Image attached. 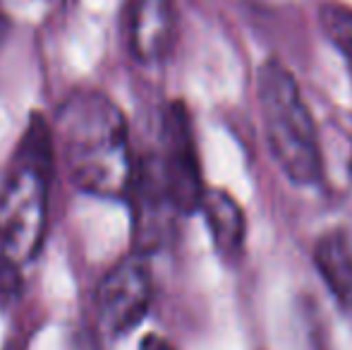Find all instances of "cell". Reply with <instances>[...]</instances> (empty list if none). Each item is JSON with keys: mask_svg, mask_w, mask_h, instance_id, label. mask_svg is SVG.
Here are the masks:
<instances>
[{"mask_svg": "<svg viewBox=\"0 0 352 350\" xmlns=\"http://www.w3.org/2000/svg\"><path fill=\"white\" fill-rule=\"evenodd\" d=\"M319 276L333 295L340 312L352 322V245L340 230H329L314 243L311 252Z\"/></svg>", "mask_w": 352, "mask_h": 350, "instance_id": "obj_8", "label": "cell"}, {"mask_svg": "<svg viewBox=\"0 0 352 350\" xmlns=\"http://www.w3.org/2000/svg\"><path fill=\"white\" fill-rule=\"evenodd\" d=\"M319 24L352 72V10L336 3L324 5L319 12Z\"/></svg>", "mask_w": 352, "mask_h": 350, "instance_id": "obj_9", "label": "cell"}, {"mask_svg": "<svg viewBox=\"0 0 352 350\" xmlns=\"http://www.w3.org/2000/svg\"><path fill=\"white\" fill-rule=\"evenodd\" d=\"M125 34L132 58L142 65L166 61L175 41L173 0H127Z\"/></svg>", "mask_w": 352, "mask_h": 350, "instance_id": "obj_6", "label": "cell"}, {"mask_svg": "<svg viewBox=\"0 0 352 350\" xmlns=\"http://www.w3.org/2000/svg\"><path fill=\"white\" fill-rule=\"evenodd\" d=\"M56 135L41 113H32L0 177V250L24 264L46 240Z\"/></svg>", "mask_w": 352, "mask_h": 350, "instance_id": "obj_2", "label": "cell"}, {"mask_svg": "<svg viewBox=\"0 0 352 350\" xmlns=\"http://www.w3.org/2000/svg\"><path fill=\"white\" fill-rule=\"evenodd\" d=\"M140 350H175L170 346V343L166 341L163 336H156V333H148V336H144L142 341V348Z\"/></svg>", "mask_w": 352, "mask_h": 350, "instance_id": "obj_11", "label": "cell"}, {"mask_svg": "<svg viewBox=\"0 0 352 350\" xmlns=\"http://www.w3.org/2000/svg\"><path fill=\"white\" fill-rule=\"evenodd\" d=\"M22 293V274L19 262H14L10 254L0 250V307H8Z\"/></svg>", "mask_w": 352, "mask_h": 350, "instance_id": "obj_10", "label": "cell"}, {"mask_svg": "<svg viewBox=\"0 0 352 350\" xmlns=\"http://www.w3.org/2000/svg\"><path fill=\"white\" fill-rule=\"evenodd\" d=\"M199 214L204 216L216 252L228 262H235L245 250L247 240V216L240 201L223 190H206Z\"/></svg>", "mask_w": 352, "mask_h": 350, "instance_id": "obj_7", "label": "cell"}, {"mask_svg": "<svg viewBox=\"0 0 352 350\" xmlns=\"http://www.w3.org/2000/svg\"><path fill=\"white\" fill-rule=\"evenodd\" d=\"M153 300V278L148 254L132 250L113 266L94 293L98 327L111 338L135 331L146 319Z\"/></svg>", "mask_w": 352, "mask_h": 350, "instance_id": "obj_5", "label": "cell"}, {"mask_svg": "<svg viewBox=\"0 0 352 350\" xmlns=\"http://www.w3.org/2000/svg\"><path fill=\"white\" fill-rule=\"evenodd\" d=\"M53 135L67 180L84 195L130 201L137 177L130 127L113 98L101 91H74L56 116Z\"/></svg>", "mask_w": 352, "mask_h": 350, "instance_id": "obj_1", "label": "cell"}, {"mask_svg": "<svg viewBox=\"0 0 352 350\" xmlns=\"http://www.w3.org/2000/svg\"><path fill=\"white\" fill-rule=\"evenodd\" d=\"M256 103L274 161L290 182L309 187L324 177V151L295 75L278 58L256 70Z\"/></svg>", "mask_w": 352, "mask_h": 350, "instance_id": "obj_3", "label": "cell"}, {"mask_svg": "<svg viewBox=\"0 0 352 350\" xmlns=\"http://www.w3.org/2000/svg\"><path fill=\"white\" fill-rule=\"evenodd\" d=\"M158 182L166 190L168 199L180 216L199 211L206 195L201 180L199 154H197L195 130L187 108L180 101L170 103L161 118V142L153 154L146 156Z\"/></svg>", "mask_w": 352, "mask_h": 350, "instance_id": "obj_4", "label": "cell"}, {"mask_svg": "<svg viewBox=\"0 0 352 350\" xmlns=\"http://www.w3.org/2000/svg\"><path fill=\"white\" fill-rule=\"evenodd\" d=\"M8 34H10V17H8V12L3 10V5H0V46L5 43Z\"/></svg>", "mask_w": 352, "mask_h": 350, "instance_id": "obj_12", "label": "cell"}]
</instances>
